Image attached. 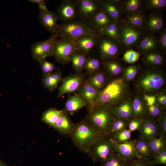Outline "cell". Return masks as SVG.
I'll list each match as a JSON object with an SVG mask.
<instances>
[{
  "mask_svg": "<svg viewBox=\"0 0 166 166\" xmlns=\"http://www.w3.org/2000/svg\"><path fill=\"white\" fill-rule=\"evenodd\" d=\"M104 136L86 119L75 124L70 137L79 150L88 154L92 147Z\"/></svg>",
  "mask_w": 166,
  "mask_h": 166,
  "instance_id": "6da1fadb",
  "label": "cell"
},
{
  "mask_svg": "<svg viewBox=\"0 0 166 166\" xmlns=\"http://www.w3.org/2000/svg\"><path fill=\"white\" fill-rule=\"evenodd\" d=\"M115 117L111 106L103 105L89 111L86 119L105 136H108Z\"/></svg>",
  "mask_w": 166,
  "mask_h": 166,
  "instance_id": "7a4b0ae2",
  "label": "cell"
},
{
  "mask_svg": "<svg viewBox=\"0 0 166 166\" xmlns=\"http://www.w3.org/2000/svg\"><path fill=\"white\" fill-rule=\"evenodd\" d=\"M98 30L91 25L89 21L77 18L71 22L62 23L55 33L58 37L74 40L82 36L97 33Z\"/></svg>",
  "mask_w": 166,
  "mask_h": 166,
  "instance_id": "3957f363",
  "label": "cell"
},
{
  "mask_svg": "<svg viewBox=\"0 0 166 166\" xmlns=\"http://www.w3.org/2000/svg\"><path fill=\"white\" fill-rule=\"evenodd\" d=\"M137 80L138 89L148 94L161 89L165 83V78L162 72L154 68L144 69Z\"/></svg>",
  "mask_w": 166,
  "mask_h": 166,
  "instance_id": "277c9868",
  "label": "cell"
},
{
  "mask_svg": "<svg viewBox=\"0 0 166 166\" xmlns=\"http://www.w3.org/2000/svg\"><path fill=\"white\" fill-rule=\"evenodd\" d=\"M125 85L122 78H118L112 81L99 93L96 107L103 105L112 106L116 104L117 100L123 95Z\"/></svg>",
  "mask_w": 166,
  "mask_h": 166,
  "instance_id": "5b68a950",
  "label": "cell"
},
{
  "mask_svg": "<svg viewBox=\"0 0 166 166\" xmlns=\"http://www.w3.org/2000/svg\"><path fill=\"white\" fill-rule=\"evenodd\" d=\"M119 34L122 50L126 51L135 48L146 33L143 30L129 26L121 20Z\"/></svg>",
  "mask_w": 166,
  "mask_h": 166,
  "instance_id": "8992f818",
  "label": "cell"
},
{
  "mask_svg": "<svg viewBox=\"0 0 166 166\" xmlns=\"http://www.w3.org/2000/svg\"><path fill=\"white\" fill-rule=\"evenodd\" d=\"M115 152L113 140L104 136L92 147L88 154L93 162L102 163L110 159Z\"/></svg>",
  "mask_w": 166,
  "mask_h": 166,
  "instance_id": "52a82bcc",
  "label": "cell"
},
{
  "mask_svg": "<svg viewBox=\"0 0 166 166\" xmlns=\"http://www.w3.org/2000/svg\"><path fill=\"white\" fill-rule=\"evenodd\" d=\"M76 50L74 40L60 38L54 42L52 56L60 63L66 64L70 61L73 53Z\"/></svg>",
  "mask_w": 166,
  "mask_h": 166,
  "instance_id": "ba28073f",
  "label": "cell"
},
{
  "mask_svg": "<svg viewBox=\"0 0 166 166\" xmlns=\"http://www.w3.org/2000/svg\"><path fill=\"white\" fill-rule=\"evenodd\" d=\"M96 50L101 58L107 61L113 59L122 49L119 42L100 34Z\"/></svg>",
  "mask_w": 166,
  "mask_h": 166,
  "instance_id": "9c48e42d",
  "label": "cell"
},
{
  "mask_svg": "<svg viewBox=\"0 0 166 166\" xmlns=\"http://www.w3.org/2000/svg\"><path fill=\"white\" fill-rule=\"evenodd\" d=\"M78 18L89 21L101 9L98 0H75Z\"/></svg>",
  "mask_w": 166,
  "mask_h": 166,
  "instance_id": "30bf717a",
  "label": "cell"
},
{
  "mask_svg": "<svg viewBox=\"0 0 166 166\" xmlns=\"http://www.w3.org/2000/svg\"><path fill=\"white\" fill-rule=\"evenodd\" d=\"M57 38V35L54 33L48 40L34 43L31 47L33 58L39 61L45 59L47 57L52 56L54 43Z\"/></svg>",
  "mask_w": 166,
  "mask_h": 166,
  "instance_id": "8fae6325",
  "label": "cell"
},
{
  "mask_svg": "<svg viewBox=\"0 0 166 166\" xmlns=\"http://www.w3.org/2000/svg\"><path fill=\"white\" fill-rule=\"evenodd\" d=\"M100 34L98 32L80 37L74 40L77 50L86 56L96 50Z\"/></svg>",
  "mask_w": 166,
  "mask_h": 166,
  "instance_id": "7c38bea8",
  "label": "cell"
},
{
  "mask_svg": "<svg viewBox=\"0 0 166 166\" xmlns=\"http://www.w3.org/2000/svg\"><path fill=\"white\" fill-rule=\"evenodd\" d=\"M56 10L57 14L63 23H69L78 18L74 0L62 1Z\"/></svg>",
  "mask_w": 166,
  "mask_h": 166,
  "instance_id": "4fadbf2b",
  "label": "cell"
},
{
  "mask_svg": "<svg viewBox=\"0 0 166 166\" xmlns=\"http://www.w3.org/2000/svg\"><path fill=\"white\" fill-rule=\"evenodd\" d=\"M164 29V19L160 11L151 12L146 16L143 29L146 33L157 34Z\"/></svg>",
  "mask_w": 166,
  "mask_h": 166,
  "instance_id": "5bb4252c",
  "label": "cell"
},
{
  "mask_svg": "<svg viewBox=\"0 0 166 166\" xmlns=\"http://www.w3.org/2000/svg\"><path fill=\"white\" fill-rule=\"evenodd\" d=\"M134 48L140 54L158 51L159 49L158 35L156 34L146 33Z\"/></svg>",
  "mask_w": 166,
  "mask_h": 166,
  "instance_id": "9a60e30c",
  "label": "cell"
},
{
  "mask_svg": "<svg viewBox=\"0 0 166 166\" xmlns=\"http://www.w3.org/2000/svg\"><path fill=\"white\" fill-rule=\"evenodd\" d=\"M134 140H130L121 143L114 141L115 151L122 158L127 160H133L140 158L136 150Z\"/></svg>",
  "mask_w": 166,
  "mask_h": 166,
  "instance_id": "2e32d148",
  "label": "cell"
},
{
  "mask_svg": "<svg viewBox=\"0 0 166 166\" xmlns=\"http://www.w3.org/2000/svg\"><path fill=\"white\" fill-rule=\"evenodd\" d=\"M38 18L40 23L51 34L56 32L59 25L57 22L59 18L57 14L48 10H40Z\"/></svg>",
  "mask_w": 166,
  "mask_h": 166,
  "instance_id": "e0dca14e",
  "label": "cell"
},
{
  "mask_svg": "<svg viewBox=\"0 0 166 166\" xmlns=\"http://www.w3.org/2000/svg\"><path fill=\"white\" fill-rule=\"evenodd\" d=\"M83 79L81 75L71 76L64 79L58 89L57 97L75 91L79 88Z\"/></svg>",
  "mask_w": 166,
  "mask_h": 166,
  "instance_id": "ac0fdd59",
  "label": "cell"
},
{
  "mask_svg": "<svg viewBox=\"0 0 166 166\" xmlns=\"http://www.w3.org/2000/svg\"><path fill=\"white\" fill-rule=\"evenodd\" d=\"M80 95L88 105L89 112L95 107L96 101L98 97V91L88 82L84 83L80 89Z\"/></svg>",
  "mask_w": 166,
  "mask_h": 166,
  "instance_id": "d6986e66",
  "label": "cell"
},
{
  "mask_svg": "<svg viewBox=\"0 0 166 166\" xmlns=\"http://www.w3.org/2000/svg\"><path fill=\"white\" fill-rule=\"evenodd\" d=\"M138 130L139 137L147 141L160 136L157 122H152L146 119L143 121Z\"/></svg>",
  "mask_w": 166,
  "mask_h": 166,
  "instance_id": "ffe728a7",
  "label": "cell"
},
{
  "mask_svg": "<svg viewBox=\"0 0 166 166\" xmlns=\"http://www.w3.org/2000/svg\"><path fill=\"white\" fill-rule=\"evenodd\" d=\"M75 124L69 118L66 112L64 110L57 120L53 128L65 136L70 137Z\"/></svg>",
  "mask_w": 166,
  "mask_h": 166,
  "instance_id": "44dd1931",
  "label": "cell"
},
{
  "mask_svg": "<svg viewBox=\"0 0 166 166\" xmlns=\"http://www.w3.org/2000/svg\"><path fill=\"white\" fill-rule=\"evenodd\" d=\"M112 111L116 117L130 121L132 118V101L127 100L111 106Z\"/></svg>",
  "mask_w": 166,
  "mask_h": 166,
  "instance_id": "7402d4cb",
  "label": "cell"
},
{
  "mask_svg": "<svg viewBox=\"0 0 166 166\" xmlns=\"http://www.w3.org/2000/svg\"><path fill=\"white\" fill-rule=\"evenodd\" d=\"M102 9L113 20L120 22L123 15L120 6L116 5L108 0H98Z\"/></svg>",
  "mask_w": 166,
  "mask_h": 166,
  "instance_id": "603a6c76",
  "label": "cell"
},
{
  "mask_svg": "<svg viewBox=\"0 0 166 166\" xmlns=\"http://www.w3.org/2000/svg\"><path fill=\"white\" fill-rule=\"evenodd\" d=\"M113 21L101 8L89 22L93 27L98 30L105 27Z\"/></svg>",
  "mask_w": 166,
  "mask_h": 166,
  "instance_id": "cb8c5ba5",
  "label": "cell"
},
{
  "mask_svg": "<svg viewBox=\"0 0 166 166\" xmlns=\"http://www.w3.org/2000/svg\"><path fill=\"white\" fill-rule=\"evenodd\" d=\"M144 11V10H142L133 14L125 16L121 21L129 26L143 30L146 17Z\"/></svg>",
  "mask_w": 166,
  "mask_h": 166,
  "instance_id": "d4e9b609",
  "label": "cell"
},
{
  "mask_svg": "<svg viewBox=\"0 0 166 166\" xmlns=\"http://www.w3.org/2000/svg\"><path fill=\"white\" fill-rule=\"evenodd\" d=\"M144 1L123 0L120 5L123 14L129 15L144 10Z\"/></svg>",
  "mask_w": 166,
  "mask_h": 166,
  "instance_id": "484cf974",
  "label": "cell"
},
{
  "mask_svg": "<svg viewBox=\"0 0 166 166\" xmlns=\"http://www.w3.org/2000/svg\"><path fill=\"white\" fill-rule=\"evenodd\" d=\"M86 105L85 101L80 96L76 95L71 96L66 102L65 110L73 114Z\"/></svg>",
  "mask_w": 166,
  "mask_h": 166,
  "instance_id": "4316f807",
  "label": "cell"
},
{
  "mask_svg": "<svg viewBox=\"0 0 166 166\" xmlns=\"http://www.w3.org/2000/svg\"><path fill=\"white\" fill-rule=\"evenodd\" d=\"M120 22L113 21L105 27L98 30L101 35L119 42V27Z\"/></svg>",
  "mask_w": 166,
  "mask_h": 166,
  "instance_id": "83f0119b",
  "label": "cell"
},
{
  "mask_svg": "<svg viewBox=\"0 0 166 166\" xmlns=\"http://www.w3.org/2000/svg\"><path fill=\"white\" fill-rule=\"evenodd\" d=\"M136 150L140 158L151 160L153 157L147 141L140 137L135 140Z\"/></svg>",
  "mask_w": 166,
  "mask_h": 166,
  "instance_id": "f1b7e54d",
  "label": "cell"
},
{
  "mask_svg": "<svg viewBox=\"0 0 166 166\" xmlns=\"http://www.w3.org/2000/svg\"><path fill=\"white\" fill-rule=\"evenodd\" d=\"M145 103L140 97H135L132 101V118L145 119L146 109Z\"/></svg>",
  "mask_w": 166,
  "mask_h": 166,
  "instance_id": "f546056e",
  "label": "cell"
},
{
  "mask_svg": "<svg viewBox=\"0 0 166 166\" xmlns=\"http://www.w3.org/2000/svg\"><path fill=\"white\" fill-rule=\"evenodd\" d=\"M61 79V73L56 71L53 73L45 75L43 79V84L50 91L54 90L57 87Z\"/></svg>",
  "mask_w": 166,
  "mask_h": 166,
  "instance_id": "4dcf8cb0",
  "label": "cell"
},
{
  "mask_svg": "<svg viewBox=\"0 0 166 166\" xmlns=\"http://www.w3.org/2000/svg\"><path fill=\"white\" fill-rule=\"evenodd\" d=\"M165 109L161 107L156 102L154 105L147 107L145 119L152 122H157Z\"/></svg>",
  "mask_w": 166,
  "mask_h": 166,
  "instance_id": "1f68e13d",
  "label": "cell"
},
{
  "mask_svg": "<svg viewBox=\"0 0 166 166\" xmlns=\"http://www.w3.org/2000/svg\"><path fill=\"white\" fill-rule=\"evenodd\" d=\"M144 62L149 66H156L163 64L164 59L158 51H154L145 54L143 57Z\"/></svg>",
  "mask_w": 166,
  "mask_h": 166,
  "instance_id": "d6a6232c",
  "label": "cell"
},
{
  "mask_svg": "<svg viewBox=\"0 0 166 166\" xmlns=\"http://www.w3.org/2000/svg\"><path fill=\"white\" fill-rule=\"evenodd\" d=\"M147 142L153 157L166 148V137L162 136L152 139Z\"/></svg>",
  "mask_w": 166,
  "mask_h": 166,
  "instance_id": "836d02e7",
  "label": "cell"
},
{
  "mask_svg": "<svg viewBox=\"0 0 166 166\" xmlns=\"http://www.w3.org/2000/svg\"><path fill=\"white\" fill-rule=\"evenodd\" d=\"M63 110L50 109L43 113L42 120L44 122L53 128L57 120Z\"/></svg>",
  "mask_w": 166,
  "mask_h": 166,
  "instance_id": "e575fe53",
  "label": "cell"
},
{
  "mask_svg": "<svg viewBox=\"0 0 166 166\" xmlns=\"http://www.w3.org/2000/svg\"><path fill=\"white\" fill-rule=\"evenodd\" d=\"M87 58L86 56L79 51L76 50L73 53L71 61L73 68L77 71H79L84 68Z\"/></svg>",
  "mask_w": 166,
  "mask_h": 166,
  "instance_id": "d590c367",
  "label": "cell"
},
{
  "mask_svg": "<svg viewBox=\"0 0 166 166\" xmlns=\"http://www.w3.org/2000/svg\"><path fill=\"white\" fill-rule=\"evenodd\" d=\"M130 121L116 117L109 137L112 139L118 133L127 128Z\"/></svg>",
  "mask_w": 166,
  "mask_h": 166,
  "instance_id": "8d00e7d4",
  "label": "cell"
},
{
  "mask_svg": "<svg viewBox=\"0 0 166 166\" xmlns=\"http://www.w3.org/2000/svg\"><path fill=\"white\" fill-rule=\"evenodd\" d=\"M132 160L124 159L116 152L110 159L102 163L100 166H130Z\"/></svg>",
  "mask_w": 166,
  "mask_h": 166,
  "instance_id": "74e56055",
  "label": "cell"
},
{
  "mask_svg": "<svg viewBox=\"0 0 166 166\" xmlns=\"http://www.w3.org/2000/svg\"><path fill=\"white\" fill-rule=\"evenodd\" d=\"M144 7L152 11H160L165 8L166 0H146L144 1Z\"/></svg>",
  "mask_w": 166,
  "mask_h": 166,
  "instance_id": "f35d334b",
  "label": "cell"
},
{
  "mask_svg": "<svg viewBox=\"0 0 166 166\" xmlns=\"http://www.w3.org/2000/svg\"><path fill=\"white\" fill-rule=\"evenodd\" d=\"M103 64L107 70L113 75H118L122 71L121 65L113 59L105 61Z\"/></svg>",
  "mask_w": 166,
  "mask_h": 166,
  "instance_id": "ab89813d",
  "label": "cell"
},
{
  "mask_svg": "<svg viewBox=\"0 0 166 166\" xmlns=\"http://www.w3.org/2000/svg\"><path fill=\"white\" fill-rule=\"evenodd\" d=\"M105 81L104 74L99 73L89 78L88 82L98 91L103 86Z\"/></svg>",
  "mask_w": 166,
  "mask_h": 166,
  "instance_id": "60d3db41",
  "label": "cell"
},
{
  "mask_svg": "<svg viewBox=\"0 0 166 166\" xmlns=\"http://www.w3.org/2000/svg\"><path fill=\"white\" fill-rule=\"evenodd\" d=\"M101 66L99 60L95 57H89L87 58L84 68L88 72L92 73L97 70Z\"/></svg>",
  "mask_w": 166,
  "mask_h": 166,
  "instance_id": "b9f144b4",
  "label": "cell"
},
{
  "mask_svg": "<svg viewBox=\"0 0 166 166\" xmlns=\"http://www.w3.org/2000/svg\"><path fill=\"white\" fill-rule=\"evenodd\" d=\"M140 53L133 49H130L125 51L123 55V59L127 63L133 64L139 59Z\"/></svg>",
  "mask_w": 166,
  "mask_h": 166,
  "instance_id": "7bdbcfd3",
  "label": "cell"
},
{
  "mask_svg": "<svg viewBox=\"0 0 166 166\" xmlns=\"http://www.w3.org/2000/svg\"><path fill=\"white\" fill-rule=\"evenodd\" d=\"M131 132L126 128L116 134L112 139L117 143H124L131 140Z\"/></svg>",
  "mask_w": 166,
  "mask_h": 166,
  "instance_id": "ee69618b",
  "label": "cell"
},
{
  "mask_svg": "<svg viewBox=\"0 0 166 166\" xmlns=\"http://www.w3.org/2000/svg\"><path fill=\"white\" fill-rule=\"evenodd\" d=\"M152 166L157 165H166V148L155 156L151 160Z\"/></svg>",
  "mask_w": 166,
  "mask_h": 166,
  "instance_id": "f6af8a7d",
  "label": "cell"
},
{
  "mask_svg": "<svg viewBox=\"0 0 166 166\" xmlns=\"http://www.w3.org/2000/svg\"><path fill=\"white\" fill-rule=\"evenodd\" d=\"M140 67L139 65H133L127 67L124 71L126 80L130 81L136 75Z\"/></svg>",
  "mask_w": 166,
  "mask_h": 166,
  "instance_id": "bcb514c9",
  "label": "cell"
},
{
  "mask_svg": "<svg viewBox=\"0 0 166 166\" xmlns=\"http://www.w3.org/2000/svg\"><path fill=\"white\" fill-rule=\"evenodd\" d=\"M160 132V136L166 137V115L164 111L161 114L157 122Z\"/></svg>",
  "mask_w": 166,
  "mask_h": 166,
  "instance_id": "7dc6e473",
  "label": "cell"
},
{
  "mask_svg": "<svg viewBox=\"0 0 166 166\" xmlns=\"http://www.w3.org/2000/svg\"><path fill=\"white\" fill-rule=\"evenodd\" d=\"M159 49L165 53L166 51V30L164 29L158 34Z\"/></svg>",
  "mask_w": 166,
  "mask_h": 166,
  "instance_id": "c3c4849f",
  "label": "cell"
},
{
  "mask_svg": "<svg viewBox=\"0 0 166 166\" xmlns=\"http://www.w3.org/2000/svg\"><path fill=\"white\" fill-rule=\"evenodd\" d=\"M144 120L139 118L132 119L129 123L128 129L131 132L138 130Z\"/></svg>",
  "mask_w": 166,
  "mask_h": 166,
  "instance_id": "681fc988",
  "label": "cell"
},
{
  "mask_svg": "<svg viewBox=\"0 0 166 166\" xmlns=\"http://www.w3.org/2000/svg\"><path fill=\"white\" fill-rule=\"evenodd\" d=\"M130 166H152V165L151 160L141 157L133 160Z\"/></svg>",
  "mask_w": 166,
  "mask_h": 166,
  "instance_id": "f907efd6",
  "label": "cell"
},
{
  "mask_svg": "<svg viewBox=\"0 0 166 166\" xmlns=\"http://www.w3.org/2000/svg\"><path fill=\"white\" fill-rule=\"evenodd\" d=\"M143 99L145 101L146 107L152 106L156 102V97L154 95L145 94L144 96Z\"/></svg>",
  "mask_w": 166,
  "mask_h": 166,
  "instance_id": "816d5d0a",
  "label": "cell"
},
{
  "mask_svg": "<svg viewBox=\"0 0 166 166\" xmlns=\"http://www.w3.org/2000/svg\"><path fill=\"white\" fill-rule=\"evenodd\" d=\"M156 102L161 107L165 109L166 106V96L164 94H160L157 97Z\"/></svg>",
  "mask_w": 166,
  "mask_h": 166,
  "instance_id": "f5cc1de1",
  "label": "cell"
},
{
  "mask_svg": "<svg viewBox=\"0 0 166 166\" xmlns=\"http://www.w3.org/2000/svg\"><path fill=\"white\" fill-rule=\"evenodd\" d=\"M42 70L45 75L50 73L48 66V61L45 59H43L40 60L39 61Z\"/></svg>",
  "mask_w": 166,
  "mask_h": 166,
  "instance_id": "db71d44e",
  "label": "cell"
},
{
  "mask_svg": "<svg viewBox=\"0 0 166 166\" xmlns=\"http://www.w3.org/2000/svg\"><path fill=\"white\" fill-rule=\"evenodd\" d=\"M29 1L33 3L37 4L38 5L40 10H48L45 4V0H30Z\"/></svg>",
  "mask_w": 166,
  "mask_h": 166,
  "instance_id": "11a10c76",
  "label": "cell"
},
{
  "mask_svg": "<svg viewBox=\"0 0 166 166\" xmlns=\"http://www.w3.org/2000/svg\"><path fill=\"white\" fill-rule=\"evenodd\" d=\"M48 65L50 73L55 69L56 67L54 64L48 61Z\"/></svg>",
  "mask_w": 166,
  "mask_h": 166,
  "instance_id": "9f6ffc18",
  "label": "cell"
},
{
  "mask_svg": "<svg viewBox=\"0 0 166 166\" xmlns=\"http://www.w3.org/2000/svg\"><path fill=\"white\" fill-rule=\"evenodd\" d=\"M111 2L116 5H121L123 0H108Z\"/></svg>",
  "mask_w": 166,
  "mask_h": 166,
  "instance_id": "6f0895ef",
  "label": "cell"
},
{
  "mask_svg": "<svg viewBox=\"0 0 166 166\" xmlns=\"http://www.w3.org/2000/svg\"><path fill=\"white\" fill-rule=\"evenodd\" d=\"M0 166H9L6 163L0 159Z\"/></svg>",
  "mask_w": 166,
  "mask_h": 166,
  "instance_id": "680465c9",
  "label": "cell"
}]
</instances>
